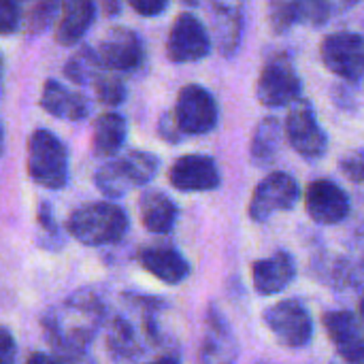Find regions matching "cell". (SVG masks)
Returning a JSON list of instances; mask_svg holds the SVG:
<instances>
[{
  "label": "cell",
  "instance_id": "obj_24",
  "mask_svg": "<svg viewBox=\"0 0 364 364\" xmlns=\"http://www.w3.org/2000/svg\"><path fill=\"white\" fill-rule=\"evenodd\" d=\"M105 70L107 68L102 66L98 51L92 47L77 49L64 66V75L77 85H94Z\"/></svg>",
  "mask_w": 364,
  "mask_h": 364
},
{
  "label": "cell",
  "instance_id": "obj_12",
  "mask_svg": "<svg viewBox=\"0 0 364 364\" xmlns=\"http://www.w3.org/2000/svg\"><path fill=\"white\" fill-rule=\"evenodd\" d=\"M322 324L337 350L333 364H364V333L350 311H331Z\"/></svg>",
  "mask_w": 364,
  "mask_h": 364
},
{
  "label": "cell",
  "instance_id": "obj_20",
  "mask_svg": "<svg viewBox=\"0 0 364 364\" xmlns=\"http://www.w3.org/2000/svg\"><path fill=\"white\" fill-rule=\"evenodd\" d=\"M141 222L149 232L164 235L175 226L177 207L175 203L162 192H145L139 200Z\"/></svg>",
  "mask_w": 364,
  "mask_h": 364
},
{
  "label": "cell",
  "instance_id": "obj_16",
  "mask_svg": "<svg viewBox=\"0 0 364 364\" xmlns=\"http://www.w3.org/2000/svg\"><path fill=\"white\" fill-rule=\"evenodd\" d=\"M94 17H96L94 0H62V11L55 26V41L64 47L77 45L94 23Z\"/></svg>",
  "mask_w": 364,
  "mask_h": 364
},
{
  "label": "cell",
  "instance_id": "obj_30",
  "mask_svg": "<svg viewBox=\"0 0 364 364\" xmlns=\"http://www.w3.org/2000/svg\"><path fill=\"white\" fill-rule=\"evenodd\" d=\"M339 168L341 173L356 183H364V151H350L348 156H343L339 160Z\"/></svg>",
  "mask_w": 364,
  "mask_h": 364
},
{
  "label": "cell",
  "instance_id": "obj_33",
  "mask_svg": "<svg viewBox=\"0 0 364 364\" xmlns=\"http://www.w3.org/2000/svg\"><path fill=\"white\" fill-rule=\"evenodd\" d=\"M160 134H162V139L164 141H168V143H177L179 139H181V128H179V124H177V119H175V113L171 115V113H166L162 119H160Z\"/></svg>",
  "mask_w": 364,
  "mask_h": 364
},
{
  "label": "cell",
  "instance_id": "obj_36",
  "mask_svg": "<svg viewBox=\"0 0 364 364\" xmlns=\"http://www.w3.org/2000/svg\"><path fill=\"white\" fill-rule=\"evenodd\" d=\"M181 2H186L188 6H198V4H200L203 0H181Z\"/></svg>",
  "mask_w": 364,
  "mask_h": 364
},
{
  "label": "cell",
  "instance_id": "obj_4",
  "mask_svg": "<svg viewBox=\"0 0 364 364\" xmlns=\"http://www.w3.org/2000/svg\"><path fill=\"white\" fill-rule=\"evenodd\" d=\"M301 77L286 55L271 58L256 83V96L264 107L277 109L301 100Z\"/></svg>",
  "mask_w": 364,
  "mask_h": 364
},
{
  "label": "cell",
  "instance_id": "obj_9",
  "mask_svg": "<svg viewBox=\"0 0 364 364\" xmlns=\"http://www.w3.org/2000/svg\"><path fill=\"white\" fill-rule=\"evenodd\" d=\"M211 51V38L205 30L203 21L192 13L177 15L168 41H166V55L175 64L198 62L207 58Z\"/></svg>",
  "mask_w": 364,
  "mask_h": 364
},
{
  "label": "cell",
  "instance_id": "obj_18",
  "mask_svg": "<svg viewBox=\"0 0 364 364\" xmlns=\"http://www.w3.org/2000/svg\"><path fill=\"white\" fill-rule=\"evenodd\" d=\"M141 264L164 284H181L190 273L188 260L173 247H149L141 252Z\"/></svg>",
  "mask_w": 364,
  "mask_h": 364
},
{
  "label": "cell",
  "instance_id": "obj_3",
  "mask_svg": "<svg viewBox=\"0 0 364 364\" xmlns=\"http://www.w3.org/2000/svg\"><path fill=\"white\" fill-rule=\"evenodd\" d=\"M158 166H160V162L156 156H151L147 151H128L126 156H122L117 160L105 162L96 171L94 183L102 194H107L111 198H119V196L128 194L132 188L149 183L156 177Z\"/></svg>",
  "mask_w": 364,
  "mask_h": 364
},
{
  "label": "cell",
  "instance_id": "obj_23",
  "mask_svg": "<svg viewBox=\"0 0 364 364\" xmlns=\"http://www.w3.org/2000/svg\"><path fill=\"white\" fill-rule=\"evenodd\" d=\"M282 145V124L277 117H264L252 136V162L258 166H269L275 162Z\"/></svg>",
  "mask_w": 364,
  "mask_h": 364
},
{
  "label": "cell",
  "instance_id": "obj_8",
  "mask_svg": "<svg viewBox=\"0 0 364 364\" xmlns=\"http://www.w3.org/2000/svg\"><path fill=\"white\" fill-rule=\"evenodd\" d=\"M264 322L273 337L290 350L305 348L311 341V318L299 301H282L264 311Z\"/></svg>",
  "mask_w": 364,
  "mask_h": 364
},
{
  "label": "cell",
  "instance_id": "obj_25",
  "mask_svg": "<svg viewBox=\"0 0 364 364\" xmlns=\"http://www.w3.org/2000/svg\"><path fill=\"white\" fill-rule=\"evenodd\" d=\"M136 348H139V339L134 328L126 320L117 318L109 328V350L117 358H132L139 352Z\"/></svg>",
  "mask_w": 364,
  "mask_h": 364
},
{
  "label": "cell",
  "instance_id": "obj_1",
  "mask_svg": "<svg viewBox=\"0 0 364 364\" xmlns=\"http://www.w3.org/2000/svg\"><path fill=\"white\" fill-rule=\"evenodd\" d=\"M68 235L90 247L119 241L128 230V215L111 203H90L73 211L66 224Z\"/></svg>",
  "mask_w": 364,
  "mask_h": 364
},
{
  "label": "cell",
  "instance_id": "obj_15",
  "mask_svg": "<svg viewBox=\"0 0 364 364\" xmlns=\"http://www.w3.org/2000/svg\"><path fill=\"white\" fill-rule=\"evenodd\" d=\"M41 107L49 115H53L58 119H68V122H81L90 115L87 98L79 92L64 87L55 79L45 81L43 94H41Z\"/></svg>",
  "mask_w": 364,
  "mask_h": 364
},
{
  "label": "cell",
  "instance_id": "obj_31",
  "mask_svg": "<svg viewBox=\"0 0 364 364\" xmlns=\"http://www.w3.org/2000/svg\"><path fill=\"white\" fill-rule=\"evenodd\" d=\"M128 4L143 17H158L166 11L168 0H128Z\"/></svg>",
  "mask_w": 364,
  "mask_h": 364
},
{
  "label": "cell",
  "instance_id": "obj_40",
  "mask_svg": "<svg viewBox=\"0 0 364 364\" xmlns=\"http://www.w3.org/2000/svg\"><path fill=\"white\" fill-rule=\"evenodd\" d=\"M15 2H17V0H15Z\"/></svg>",
  "mask_w": 364,
  "mask_h": 364
},
{
  "label": "cell",
  "instance_id": "obj_19",
  "mask_svg": "<svg viewBox=\"0 0 364 364\" xmlns=\"http://www.w3.org/2000/svg\"><path fill=\"white\" fill-rule=\"evenodd\" d=\"M128 134V124L119 113H102L94 122L92 151L98 158H111L119 151Z\"/></svg>",
  "mask_w": 364,
  "mask_h": 364
},
{
  "label": "cell",
  "instance_id": "obj_11",
  "mask_svg": "<svg viewBox=\"0 0 364 364\" xmlns=\"http://www.w3.org/2000/svg\"><path fill=\"white\" fill-rule=\"evenodd\" d=\"M299 194L301 190L292 175L271 173L254 190V196L250 203V218L254 222H264L273 213L294 207V203L299 200Z\"/></svg>",
  "mask_w": 364,
  "mask_h": 364
},
{
  "label": "cell",
  "instance_id": "obj_10",
  "mask_svg": "<svg viewBox=\"0 0 364 364\" xmlns=\"http://www.w3.org/2000/svg\"><path fill=\"white\" fill-rule=\"evenodd\" d=\"M100 62L111 73H134L145 64V45L130 28H111L98 45Z\"/></svg>",
  "mask_w": 364,
  "mask_h": 364
},
{
  "label": "cell",
  "instance_id": "obj_29",
  "mask_svg": "<svg viewBox=\"0 0 364 364\" xmlns=\"http://www.w3.org/2000/svg\"><path fill=\"white\" fill-rule=\"evenodd\" d=\"M21 23V13H19V6L15 0H2L0 2V32L4 36L17 32Z\"/></svg>",
  "mask_w": 364,
  "mask_h": 364
},
{
  "label": "cell",
  "instance_id": "obj_35",
  "mask_svg": "<svg viewBox=\"0 0 364 364\" xmlns=\"http://www.w3.org/2000/svg\"><path fill=\"white\" fill-rule=\"evenodd\" d=\"M26 364H58L51 356H47V354H34V356H30L28 358V363Z\"/></svg>",
  "mask_w": 364,
  "mask_h": 364
},
{
  "label": "cell",
  "instance_id": "obj_38",
  "mask_svg": "<svg viewBox=\"0 0 364 364\" xmlns=\"http://www.w3.org/2000/svg\"><path fill=\"white\" fill-rule=\"evenodd\" d=\"M154 364H175L173 360H158V363H154Z\"/></svg>",
  "mask_w": 364,
  "mask_h": 364
},
{
  "label": "cell",
  "instance_id": "obj_26",
  "mask_svg": "<svg viewBox=\"0 0 364 364\" xmlns=\"http://www.w3.org/2000/svg\"><path fill=\"white\" fill-rule=\"evenodd\" d=\"M94 92H96V98L102 102V105H109V107H117L126 100L128 96V90H126V83L119 79V75L111 73V70H105L96 83L92 85Z\"/></svg>",
  "mask_w": 364,
  "mask_h": 364
},
{
  "label": "cell",
  "instance_id": "obj_14",
  "mask_svg": "<svg viewBox=\"0 0 364 364\" xmlns=\"http://www.w3.org/2000/svg\"><path fill=\"white\" fill-rule=\"evenodd\" d=\"M305 207L314 222L318 224H339L350 213V198L348 194L328 179H318L309 183L305 194Z\"/></svg>",
  "mask_w": 364,
  "mask_h": 364
},
{
  "label": "cell",
  "instance_id": "obj_17",
  "mask_svg": "<svg viewBox=\"0 0 364 364\" xmlns=\"http://www.w3.org/2000/svg\"><path fill=\"white\" fill-rule=\"evenodd\" d=\"M294 275H296L294 258L286 252H277L269 258H262L252 269L254 288L260 294H277L286 290L288 284L294 279Z\"/></svg>",
  "mask_w": 364,
  "mask_h": 364
},
{
  "label": "cell",
  "instance_id": "obj_22",
  "mask_svg": "<svg viewBox=\"0 0 364 364\" xmlns=\"http://www.w3.org/2000/svg\"><path fill=\"white\" fill-rule=\"evenodd\" d=\"M213 13L220 47L226 55H232L241 41V0H213Z\"/></svg>",
  "mask_w": 364,
  "mask_h": 364
},
{
  "label": "cell",
  "instance_id": "obj_27",
  "mask_svg": "<svg viewBox=\"0 0 364 364\" xmlns=\"http://www.w3.org/2000/svg\"><path fill=\"white\" fill-rule=\"evenodd\" d=\"M58 6H60V0H34V6L28 11V17H26V32L38 34L45 28H49V23L53 21L58 13Z\"/></svg>",
  "mask_w": 364,
  "mask_h": 364
},
{
  "label": "cell",
  "instance_id": "obj_2",
  "mask_svg": "<svg viewBox=\"0 0 364 364\" xmlns=\"http://www.w3.org/2000/svg\"><path fill=\"white\" fill-rule=\"evenodd\" d=\"M28 175L47 190H62L68 181V151L45 128L34 130L28 139Z\"/></svg>",
  "mask_w": 364,
  "mask_h": 364
},
{
  "label": "cell",
  "instance_id": "obj_7",
  "mask_svg": "<svg viewBox=\"0 0 364 364\" xmlns=\"http://www.w3.org/2000/svg\"><path fill=\"white\" fill-rule=\"evenodd\" d=\"M324 66L341 79L360 81L364 77V36L356 32H335L320 47Z\"/></svg>",
  "mask_w": 364,
  "mask_h": 364
},
{
  "label": "cell",
  "instance_id": "obj_13",
  "mask_svg": "<svg viewBox=\"0 0 364 364\" xmlns=\"http://www.w3.org/2000/svg\"><path fill=\"white\" fill-rule=\"evenodd\" d=\"M168 181L181 192H209L222 181L218 164L209 156L190 154L175 160L168 171Z\"/></svg>",
  "mask_w": 364,
  "mask_h": 364
},
{
  "label": "cell",
  "instance_id": "obj_39",
  "mask_svg": "<svg viewBox=\"0 0 364 364\" xmlns=\"http://www.w3.org/2000/svg\"><path fill=\"white\" fill-rule=\"evenodd\" d=\"M346 2H350V4H356V2H363V0H346Z\"/></svg>",
  "mask_w": 364,
  "mask_h": 364
},
{
  "label": "cell",
  "instance_id": "obj_28",
  "mask_svg": "<svg viewBox=\"0 0 364 364\" xmlns=\"http://www.w3.org/2000/svg\"><path fill=\"white\" fill-rule=\"evenodd\" d=\"M294 23H299V6H296V2H277L273 6V11H271V26L277 32H284Z\"/></svg>",
  "mask_w": 364,
  "mask_h": 364
},
{
  "label": "cell",
  "instance_id": "obj_6",
  "mask_svg": "<svg viewBox=\"0 0 364 364\" xmlns=\"http://www.w3.org/2000/svg\"><path fill=\"white\" fill-rule=\"evenodd\" d=\"M286 136L292 149L307 160H316L326 154L328 139L326 132L320 128L314 105L309 100H296L290 107L286 119Z\"/></svg>",
  "mask_w": 364,
  "mask_h": 364
},
{
  "label": "cell",
  "instance_id": "obj_21",
  "mask_svg": "<svg viewBox=\"0 0 364 364\" xmlns=\"http://www.w3.org/2000/svg\"><path fill=\"white\" fill-rule=\"evenodd\" d=\"M237 358V343L224 320L211 318L209 333L198 352L200 364H232Z\"/></svg>",
  "mask_w": 364,
  "mask_h": 364
},
{
  "label": "cell",
  "instance_id": "obj_32",
  "mask_svg": "<svg viewBox=\"0 0 364 364\" xmlns=\"http://www.w3.org/2000/svg\"><path fill=\"white\" fill-rule=\"evenodd\" d=\"M17 360V346L15 339L11 337V333L6 328L0 331V363L2 364H15Z\"/></svg>",
  "mask_w": 364,
  "mask_h": 364
},
{
  "label": "cell",
  "instance_id": "obj_34",
  "mask_svg": "<svg viewBox=\"0 0 364 364\" xmlns=\"http://www.w3.org/2000/svg\"><path fill=\"white\" fill-rule=\"evenodd\" d=\"M102 9L109 13V17H113V15L119 13L122 4H119V0H102Z\"/></svg>",
  "mask_w": 364,
  "mask_h": 364
},
{
  "label": "cell",
  "instance_id": "obj_5",
  "mask_svg": "<svg viewBox=\"0 0 364 364\" xmlns=\"http://www.w3.org/2000/svg\"><path fill=\"white\" fill-rule=\"evenodd\" d=\"M218 102L205 87L188 83L181 87L175 105V119L183 134H207L218 126Z\"/></svg>",
  "mask_w": 364,
  "mask_h": 364
},
{
  "label": "cell",
  "instance_id": "obj_37",
  "mask_svg": "<svg viewBox=\"0 0 364 364\" xmlns=\"http://www.w3.org/2000/svg\"><path fill=\"white\" fill-rule=\"evenodd\" d=\"M360 318H363V322H364V296H363V301H360Z\"/></svg>",
  "mask_w": 364,
  "mask_h": 364
}]
</instances>
